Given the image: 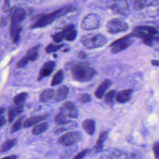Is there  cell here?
Returning a JSON list of instances; mask_svg holds the SVG:
<instances>
[{"instance_id":"1","label":"cell","mask_w":159,"mask_h":159,"mask_svg":"<svg viewBox=\"0 0 159 159\" xmlns=\"http://www.w3.org/2000/svg\"><path fill=\"white\" fill-rule=\"evenodd\" d=\"M65 69L70 71L75 81L80 83L91 81L96 74L94 68L86 61H71L65 65Z\"/></svg>"},{"instance_id":"2","label":"cell","mask_w":159,"mask_h":159,"mask_svg":"<svg viewBox=\"0 0 159 159\" xmlns=\"http://www.w3.org/2000/svg\"><path fill=\"white\" fill-rule=\"evenodd\" d=\"M76 8L73 5H66L61 7L50 13L40 16L31 25L30 29L42 28L51 24L54 20L70 12L75 11Z\"/></svg>"},{"instance_id":"3","label":"cell","mask_w":159,"mask_h":159,"mask_svg":"<svg viewBox=\"0 0 159 159\" xmlns=\"http://www.w3.org/2000/svg\"><path fill=\"white\" fill-rule=\"evenodd\" d=\"M80 42L86 48L91 50L103 47L107 43V39L101 34H89L83 35Z\"/></svg>"},{"instance_id":"4","label":"cell","mask_w":159,"mask_h":159,"mask_svg":"<svg viewBox=\"0 0 159 159\" xmlns=\"http://www.w3.org/2000/svg\"><path fill=\"white\" fill-rule=\"evenodd\" d=\"M25 9L21 7H14L12 9L10 15V34H14L22 31V27L21 23L25 19Z\"/></svg>"},{"instance_id":"5","label":"cell","mask_w":159,"mask_h":159,"mask_svg":"<svg viewBox=\"0 0 159 159\" xmlns=\"http://www.w3.org/2000/svg\"><path fill=\"white\" fill-rule=\"evenodd\" d=\"M106 28L108 33L111 34H117L127 30L129 25L122 19L114 18L107 22Z\"/></svg>"},{"instance_id":"6","label":"cell","mask_w":159,"mask_h":159,"mask_svg":"<svg viewBox=\"0 0 159 159\" xmlns=\"http://www.w3.org/2000/svg\"><path fill=\"white\" fill-rule=\"evenodd\" d=\"M133 37L132 34H130L112 42L109 45L111 52L112 53H117L127 48L134 42Z\"/></svg>"},{"instance_id":"7","label":"cell","mask_w":159,"mask_h":159,"mask_svg":"<svg viewBox=\"0 0 159 159\" xmlns=\"http://www.w3.org/2000/svg\"><path fill=\"white\" fill-rule=\"evenodd\" d=\"M101 18L96 13L87 14L81 20V27L84 30H92L98 29L100 25Z\"/></svg>"},{"instance_id":"8","label":"cell","mask_w":159,"mask_h":159,"mask_svg":"<svg viewBox=\"0 0 159 159\" xmlns=\"http://www.w3.org/2000/svg\"><path fill=\"white\" fill-rule=\"evenodd\" d=\"M82 139V135L78 131H71L61 135L58 139V143L65 146H71Z\"/></svg>"},{"instance_id":"9","label":"cell","mask_w":159,"mask_h":159,"mask_svg":"<svg viewBox=\"0 0 159 159\" xmlns=\"http://www.w3.org/2000/svg\"><path fill=\"white\" fill-rule=\"evenodd\" d=\"M109 7L113 12L123 16H128L130 12L129 6L127 0H118L112 2Z\"/></svg>"},{"instance_id":"10","label":"cell","mask_w":159,"mask_h":159,"mask_svg":"<svg viewBox=\"0 0 159 159\" xmlns=\"http://www.w3.org/2000/svg\"><path fill=\"white\" fill-rule=\"evenodd\" d=\"M55 68V62L53 61H47L44 63L39 71L37 81H40L45 77L50 75L53 73Z\"/></svg>"},{"instance_id":"11","label":"cell","mask_w":159,"mask_h":159,"mask_svg":"<svg viewBox=\"0 0 159 159\" xmlns=\"http://www.w3.org/2000/svg\"><path fill=\"white\" fill-rule=\"evenodd\" d=\"M60 32L63 39L67 41H73L77 36V31L75 29V25L73 24L68 25Z\"/></svg>"},{"instance_id":"12","label":"cell","mask_w":159,"mask_h":159,"mask_svg":"<svg viewBox=\"0 0 159 159\" xmlns=\"http://www.w3.org/2000/svg\"><path fill=\"white\" fill-rule=\"evenodd\" d=\"M133 90L131 89H123L116 93V101L120 104L126 103L131 99Z\"/></svg>"},{"instance_id":"13","label":"cell","mask_w":159,"mask_h":159,"mask_svg":"<svg viewBox=\"0 0 159 159\" xmlns=\"http://www.w3.org/2000/svg\"><path fill=\"white\" fill-rule=\"evenodd\" d=\"M112 81L109 79H105L97 88L94 92V96L98 99H101L105 94L106 90L111 86Z\"/></svg>"},{"instance_id":"14","label":"cell","mask_w":159,"mask_h":159,"mask_svg":"<svg viewBox=\"0 0 159 159\" xmlns=\"http://www.w3.org/2000/svg\"><path fill=\"white\" fill-rule=\"evenodd\" d=\"M24 111V105H15L10 107L7 110V119L9 123L12 122L16 117Z\"/></svg>"},{"instance_id":"15","label":"cell","mask_w":159,"mask_h":159,"mask_svg":"<svg viewBox=\"0 0 159 159\" xmlns=\"http://www.w3.org/2000/svg\"><path fill=\"white\" fill-rule=\"evenodd\" d=\"M48 117V114H45L42 116H34L26 119L23 122V127L24 128H29L34 124H36L40 121L45 119Z\"/></svg>"},{"instance_id":"16","label":"cell","mask_w":159,"mask_h":159,"mask_svg":"<svg viewBox=\"0 0 159 159\" xmlns=\"http://www.w3.org/2000/svg\"><path fill=\"white\" fill-rule=\"evenodd\" d=\"M82 127L86 133L89 135H93L96 130V123L92 119H86L82 123Z\"/></svg>"},{"instance_id":"17","label":"cell","mask_w":159,"mask_h":159,"mask_svg":"<svg viewBox=\"0 0 159 159\" xmlns=\"http://www.w3.org/2000/svg\"><path fill=\"white\" fill-rule=\"evenodd\" d=\"M107 137V132L106 130H102L100 132L99 137L96 140V144L94 147V149L95 152L98 153L102 151L104 143L106 141Z\"/></svg>"},{"instance_id":"18","label":"cell","mask_w":159,"mask_h":159,"mask_svg":"<svg viewBox=\"0 0 159 159\" xmlns=\"http://www.w3.org/2000/svg\"><path fill=\"white\" fill-rule=\"evenodd\" d=\"M69 88L66 85H62L57 88L55 93V101H60L65 99L68 94Z\"/></svg>"},{"instance_id":"19","label":"cell","mask_w":159,"mask_h":159,"mask_svg":"<svg viewBox=\"0 0 159 159\" xmlns=\"http://www.w3.org/2000/svg\"><path fill=\"white\" fill-rule=\"evenodd\" d=\"M66 114L62 110L60 109L59 112L55 116L54 118V122L57 125H63L71 122L70 120L67 119Z\"/></svg>"},{"instance_id":"20","label":"cell","mask_w":159,"mask_h":159,"mask_svg":"<svg viewBox=\"0 0 159 159\" xmlns=\"http://www.w3.org/2000/svg\"><path fill=\"white\" fill-rule=\"evenodd\" d=\"M48 127L49 125L47 122L39 123V124H37L35 126H34V127L32 129V134L35 135L42 134L48 129Z\"/></svg>"},{"instance_id":"21","label":"cell","mask_w":159,"mask_h":159,"mask_svg":"<svg viewBox=\"0 0 159 159\" xmlns=\"http://www.w3.org/2000/svg\"><path fill=\"white\" fill-rule=\"evenodd\" d=\"M40 47V44H37L32 48H29L27 52H26V57L29 58L30 61H35L37 60V58L39 57V52L38 50L39 49Z\"/></svg>"},{"instance_id":"22","label":"cell","mask_w":159,"mask_h":159,"mask_svg":"<svg viewBox=\"0 0 159 159\" xmlns=\"http://www.w3.org/2000/svg\"><path fill=\"white\" fill-rule=\"evenodd\" d=\"M17 140L16 138H14L12 139H8L2 142V143L1 145V153L6 152L10 149H11L14 146H15L17 143Z\"/></svg>"},{"instance_id":"23","label":"cell","mask_w":159,"mask_h":159,"mask_svg":"<svg viewBox=\"0 0 159 159\" xmlns=\"http://www.w3.org/2000/svg\"><path fill=\"white\" fill-rule=\"evenodd\" d=\"M55 95L53 89H45L40 94L39 99L42 102H46L50 101Z\"/></svg>"},{"instance_id":"24","label":"cell","mask_w":159,"mask_h":159,"mask_svg":"<svg viewBox=\"0 0 159 159\" xmlns=\"http://www.w3.org/2000/svg\"><path fill=\"white\" fill-rule=\"evenodd\" d=\"M64 78V72L62 70H59L52 77L50 84L51 86H56L61 83Z\"/></svg>"},{"instance_id":"25","label":"cell","mask_w":159,"mask_h":159,"mask_svg":"<svg viewBox=\"0 0 159 159\" xmlns=\"http://www.w3.org/2000/svg\"><path fill=\"white\" fill-rule=\"evenodd\" d=\"M28 96L27 93L21 92L13 98V103L14 105H24Z\"/></svg>"},{"instance_id":"26","label":"cell","mask_w":159,"mask_h":159,"mask_svg":"<svg viewBox=\"0 0 159 159\" xmlns=\"http://www.w3.org/2000/svg\"><path fill=\"white\" fill-rule=\"evenodd\" d=\"M116 91L114 89L107 91L104 95V102L109 106H112L114 104V97H116Z\"/></svg>"},{"instance_id":"27","label":"cell","mask_w":159,"mask_h":159,"mask_svg":"<svg viewBox=\"0 0 159 159\" xmlns=\"http://www.w3.org/2000/svg\"><path fill=\"white\" fill-rule=\"evenodd\" d=\"M134 29L143 30L152 35H157L159 34V31L157 30V29L150 25H139L135 27Z\"/></svg>"},{"instance_id":"28","label":"cell","mask_w":159,"mask_h":159,"mask_svg":"<svg viewBox=\"0 0 159 159\" xmlns=\"http://www.w3.org/2000/svg\"><path fill=\"white\" fill-rule=\"evenodd\" d=\"M65 44L61 43V44H55L53 43H48L46 47L45 48V51L47 53H52L56 52L57 51L59 50L61 48L64 47Z\"/></svg>"},{"instance_id":"29","label":"cell","mask_w":159,"mask_h":159,"mask_svg":"<svg viewBox=\"0 0 159 159\" xmlns=\"http://www.w3.org/2000/svg\"><path fill=\"white\" fill-rule=\"evenodd\" d=\"M152 3H150L149 0H134L133 6L134 8L137 11L142 10L146 6H150Z\"/></svg>"},{"instance_id":"30","label":"cell","mask_w":159,"mask_h":159,"mask_svg":"<svg viewBox=\"0 0 159 159\" xmlns=\"http://www.w3.org/2000/svg\"><path fill=\"white\" fill-rule=\"evenodd\" d=\"M25 118L24 116H21L18 117L16 120L12 124L11 127V133H14L18 130H19L22 125L23 119Z\"/></svg>"},{"instance_id":"31","label":"cell","mask_w":159,"mask_h":159,"mask_svg":"<svg viewBox=\"0 0 159 159\" xmlns=\"http://www.w3.org/2000/svg\"><path fill=\"white\" fill-rule=\"evenodd\" d=\"M60 109L63 111L66 114L67 112L76 109V107L73 102L71 101H66L63 104L61 107Z\"/></svg>"},{"instance_id":"32","label":"cell","mask_w":159,"mask_h":159,"mask_svg":"<svg viewBox=\"0 0 159 159\" xmlns=\"http://www.w3.org/2000/svg\"><path fill=\"white\" fill-rule=\"evenodd\" d=\"M29 61H30V60H29V58L26 57V55H25L17 61L16 68H23L29 63Z\"/></svg>"},{"instance_id":"33","label":"cell","mask_w":159,"mask_h":159,"mask_svg":"<svg viewBox=\"0 0 159 159\" xmlns=\"http://www.w3.org/2000/svg\"><path fill=\"white\" fill-rule=\"evenodd\" d=\"M80 101L81 103H83V104L88 103L91 101V97L90 94L88 93H84L81 95L80 98Z\"/></svg>"},{"instance_id":"34","label":"cell","mask_w":159,"mask_h":159,"mask_svg":"<svg viewBox=\"0 0 159 159\" xmlns=\"http://www.w3.org/2000/svg\"><path fill=\"white\" fill-rule=\"evenodd\" d=\"M89 152V150L88 148H84L80 151L79 153H78L75 157L74 158L75 159H81L84 158L88 153Z\"/></svg>"},{"instance_id":"35","label":"cell","mask_w":159,"mask_h":159,"mask_svg":"<svg viewBox=\"0 0 159 159\" xmlns=\"http://www.w3.org/2000/svg\"><path fill=\"white\" fill-rule=\"evenodd\" d=\"M153 151L155 157L159 159V142H155L153 145Z\"/></svg>"},{"instance_id":"36","label":"cell","mask_w":159,"mask_h":159,"mask_svg":"<svg viewBox=\"0 0 159 159\" xmlns=\"http://www.w3.org/2000/svg\"><path fill=\"white\" fill-rule=\"evenodd\" d=\"M9 10V0H4V4L2 6V11L6 12Z\"/></svg>"},{"instance_id":"37","label":"cell","mask_w":159,"mask_h":159,"mask_svg":"<svg viewBox=\"0 0 159 159\" xmlns=\"http://www.w3.org/2000/svg\"><path fill=\"white\" fill-rule=\"evenodd\" d=\"M78 57L80 58V59H81V60H83L86 57V54L83 51H80L78 53Z\"/></svg>"},{"instance_id":"38","label":"cell","mask_w":159,"mask_h":159,"mask_svg":"<svg viewBox=\"0 0 159 159\" xmlns=\"http://www.w3.org/2000/svg\"><path fill=\"white\" fill-rule=\"evenodd\" d=\"M27 1L30 2H32V3H35V4H40V3L45 2L48 0H27Z\"/></svg>"},{"instance_id":"39","label":"cell","mask_w":159,"mask_h":159,"mask_svg":"<svg viewBox=\"0 0 159 159\" xmlns=\"http://www.w3.org/2000/svg\"><path fill=\"white\" fill-rule=\"evenodd\" d=\"M5 123H6L5 117L2 115H1V117H0V126L2 127L5 124Z\"/></svg>"},{"instance_id":"40","label":"cell","mask_w":159,"mask_h":159,"mask_svg":"<svg viewBox=\"0 0 159 159\" xmlns=\"http://www.w3.org/2000/svg\"><path fill=\"white\" fill-rule=\"evenodd\" d=\"M151 63H152V64L153 66H159V60H152Z\"/></svg>"},{"instance_id":"41","label":"cell","mask_w":159,"mask_h":159,"mask_svg":"<svg viewBox=\"0 0 159 159\" xmlns=\"http://www.w3.org/2000/svg\"><path fill=\"white\" fill-rule=\"evenodd\" d=\"M18 157L17 155H9V156H7V157H4V158H12V159H15L17 158Z\"/></svg>"},{"instance_id":"42","label":"cell","mask_w":159,"mask_h":159,"mask_svg":"<svg viewBox=\"0 0 159 159\" xmlns=\"http://www.w3.org/2000/svg\"><path fill=\"white\" fill-rule=\"evenodd\" d=\"M5 111H6V109H5L4 107H1L0 108V114H1V115H2L3 113H4Z\"/></svg>"},{"instance_id":"43","label":"cell","mask_w":159,"mask_h":159,"mask_svg":"<svg viewBox=\"0 0 159 159\" xmlns=\"http://www.w3.org/2000/svg\"><path fill=\"white\" fill-rule=\"evenodd\" d=\"M68 51H70L69 48H65L64 50H62L63 52H68Z\"/></svg>"},{"instance_id":"44","label":"cell","mask_w":159,"mask_h":159,"mask_svg":"<svg viewBox=\"0 0 159 159\" xmlns=\"http://www.w3.org/2000/svg\"><path fill=\"white\" fill-rule=\"evenodd\" d=\"M107 1H111V2H115V1H118V0H107Z\"/></svg>"},{"instance_id":"45","label":"cell","mask_w":159,"mask_h":159,"mask_svg":"<svg viewBox=\"0 0 159 159\" xmlns=\"http://www.w3.org/2000/svg\"><path fill=\"white\" fill-rule=\"evenodd\" d=\"M53 57L54 58H55V57L56 58V57H57V54H53Z\"/></svg>"}]
</instances>
